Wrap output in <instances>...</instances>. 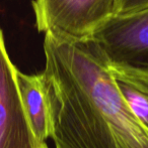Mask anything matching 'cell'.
Instances as JSON below:
<instances>
[{"label":"cell","mask_w":148,"mask_h":148,"mask_svg":"<svg viewBox=\"0 0 148 148\" xmlns=\"http://www.w3.org/2000/svg\"><path fill=\"white\" fill-rule=\"evenodd\" d=\"M39 31L64 40L91 38L117 14L118 0H34Z\"/></svg>","instance_id":"obj_2"},{"label":"cell","mask_w":148,"mask_h":148,"mask_svg":"<svg viewBox=\"0 0 148 148\" xmlns=\"http://www.w3.org/2000/svg\"><path fill=\"white\" fill-rule=\"evenodd\" d=\"M91 38L111 64L148 70V7L116 14Z\"/></svg>","instance_id":"obj_3"},{"label":"cell","mask_w":148,"mask_h":148,"mask_svg":"<svg viewBox=\"0 0 148 148\" xmlns=\"http://www.w3.org/2000/svg\"><path fill=\"white\" fill-rule=\"evenodd\" d=\"M148 7V0H118L117 14H126Z\"/></svg>","instance_id":"obj_7"},{"label":"cell","mask_w":148,"mask_h":148,"mask_svg":"<svg viewBox=\"0 0 148 148\" xmlns=\"http://www.w3.org/2000/svg\"><path fill=\"white\" fill-rule=\"evenodd\" d=\"M109 66L121 95L148 128V70L111 62Z\"/></svg>","instance_id":"obj_6"},{"label":"cell","mask_w":148,"mask_h":148,"mask_svg":"<svg viewBox=\"0 0 148 148\" xmlns=\"http://www.w3.org/2000/svg\"><path fill=\"white\" fill-rule=\"evenodd\" d=\"M44 51L55 148H148V128L121 95L92 38L64 40L46 33Z\"/></svg>","instance_id":"obj_1"},{"label":"cell","mask_w":148,"mask_h":148,"mask_svg":"<svg viewBox=\"0 0 148 148\" xmlns=\"http://www.w3.org/2000/svg\"><path fill=\"white\" fill-rule=\"evenodd\" d=\"M0 28V148H49L35 136L24 111L16 79Z\"/></svg>","instance_id":"obj_4"},{"label":"cell","mask_w":148,"mask_h":148,"mask_svg":"<svg viewBox=\"0 0 148 148\" xmlns=\"http://www.w3.org/2000/svg\"><path fill=\"white\" fill-rule=\"evenodd\" d=\"M16 79L24 111L35 136L42 143L50 138V112L43 74L28 75L17 69Z\"/></svg>","instance_id":"obj_5"}]
</instances>
